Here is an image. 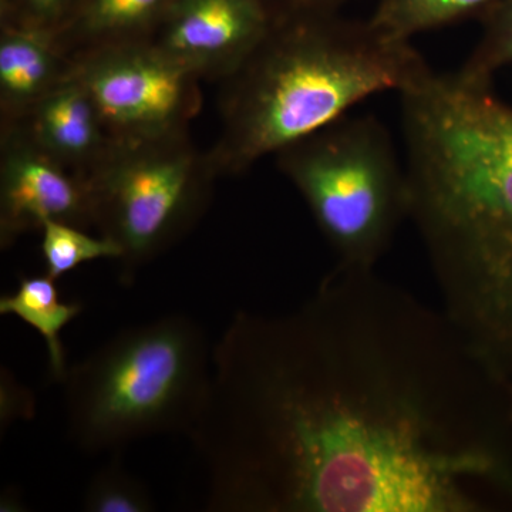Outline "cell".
<instances>
[{
  "mask_svg": "<svg viewBox=\"0 0 512 512\" xmlns=\"http://www.w3.org/2000/svg\"><path fill=\"white\" fill-rule=\"evenodd\" d=\"M89 512H150L156 510L146 485L128 473L116 458L94 474L83 497Z\"/></svg>",
  "mask_w": 512,
  "mask_h": 512,
  "instance_id": "cell-17",
  "label": "cell"
},
{
  "mask_svg": "<svg viewBox=\"0 0 512 512\" xmlns=\"http://www.w3.org/2000/svg\"><path fill=\"white\" fill-rule=\"evenodd\" d=\"M42 231V252L45 256L46 275L59 279L84 262L96 259H117L123 251L116 242L103 237H90L83 228L66 222L47 221Z\"/></svg>",
  "mask_w": 512,
  "mask_h": 512,
  "instance_id": "cell-15",
  "label": "cell"
},
{
  "mask_svg": "<svg viewBox=\"0 0 512 512\" xmlns=\"http://www.w3.org/2000/svg\"><path fill=\"white\" fill-rule=\"evenodd\" d=\"M0 25V106L3 120L15 123L69 76L73 57L55 29Z\"/></svg>",
  "mask_w": 512,
  "mask_h": 512,
  "instance_id": "cell-11",
  "label": "cell"
},
{
  "mask_svg": "<svg viewBox=\"0 0 512 512\" xmlns=\"http://www.w3.org/2000/svg\"><path fill=\"white\" fill-rule=\"evenodd\" d=\"M276 157L338 264L376 268L410 215L406 165L382 121L346 114Z\"/></svg>",
  "mask_w": 512,
  "mask_h": 512,
  "instance_id": "cell-5",
  "label": "cell"
},
{
  "mask_svg": "<svg viewBox=\"0 0 512 512\" xmlns=\"http://www.w3.org/2000/svg\"><path fill=\"white\" fill-rule=\"evenodd\" d=\"M55 282L49 275L20 279L18 291L0 298V313L18 316L45 338L50 372L63 380L67 366L60 332L80 315L82 308L60 302Z\"/></svg>",
  "mask_w": 512,
  "mask_h": 512,
  "instance_id": "cell-13",
  "label": "cell"
},
{
  "mask_svg": "<svg viewBox=\"0 0 512 512\" xmlns=\"http://www.w3.org/2000/svg\"><path fill=\"white\" fill-rule=\"evenodd\" d=\"M433 72L410 40L336 12L276 16L245 63L227 77L222 134L208 153L215 175L256 161L342 119L377 93H403Z\"/></svg>",
  "mask_w": 512,
  "mask_h": 512,
  "instance_id": "cell-3",
  "label": "cell"
},
{
  "mask_svg": "<svg viewBox=\"0 0 512 512\" xmlns=\"http://www.w3.org/2000/svg\"><path fill=\"white\" fill-rule=\"evenodd\" d=\"M83 0H0V22L60 30Z\"/></svg>",
  "mask_w": 512,
  "mask_h": 512,
  "instance_id": "cell-18",
  "label": "cell"
},
{
  "mask_svg": "<svg viewBox=\"0 0 512 512\" xmlns=\"http://www.w3.org/2000/svg\"><path fill=\"white\" fill-rule=\"evenodd\" d=\"M400 97L409 220L441 308L512 379V107L457 73Z\"/></svg>",
  "mask_w": 512,
  "mask_h": 512,
  "instance_id": "cell-2",
  "label": "cell"
},
{
  "mask_svg": "<svg viewBox=\"0 0 512 512\" xmlns=\"http://www.w3.org/2000/svg\"><path fill=\"white\" fill-rule=\"evenodd\" d=\"M215 177L208 154L195 150L187 133L117 143L84 175L94 227L123 251L124 282L200 220Z\"/></svg>",
  "mask_w": 512,
  "mask_h": 512,
  "instance_id": "cell-6",
  "label": "cell"
},
{
  "mask_svg": "<svg viewBox=\"0 0 512 512\" xmlns=\"http://www.w3.org/2000/svg\"><path fill=\"white\" fill-rule=\"evenodd\" d=\"M47 221L83 229L93 225L86 178L50 157L18 124H6L0 160L2 247Z\"/></svg>",
  "mask_w": 512,
  "mask_h": 512,
  "instance_id": "cell-8",
  "label": "cell"
},
{
  "mask_svg": "<svg viewBox=\"0 0 512 512\" xmlns=\"http://www.w3.org/2000/svg\"><path fill=\"white\" fill-rule=\"evenodd\" d=\"M175 0H83L57 30L70 56L94 47L150 39Z\"/></svg>",
  "mask_w": 512,
  "mask_h": 512,
  "instance_id": "cell-12",
  "label": "cell"
},
{
  "mask_svg": "<svg viewBox=\"0 0 512 512\" xmlns=\"http://www.w3.org/2000/svg\"><path fill=\"white\" fill-rule=\"evenodd\" d=\"M211 357L204 330L188 316L123 330L63 377L74 444L99 454L156 434L187 436L207 399Z\"/></svg>",
  "mask_w": 512,
  "mask_h": 512,
  "instance_id": "cell-4",
  "label": "cell"
},
{
  "mask_svg": "<svg viewBox=\"0 0 512 512\" xmlns=\"http://www.w3.org/2000/svg\"><path fill=\"white\" fill-rule=\"evenodd\" d=\"M6 124H18L45 153L83 177L117 144L72 72L23 119Z\"/></svg>",
  "mask_w": 512,
  "mask_h": 512,
  "instance_id": "cell-10",
  "label": "cell"
},
{
  "mask_svg": "<svg viewBox=\"0 0 512 512\" xmlns=\"http://www.w3.org/2000/svg\"><path fill=\"white\" fill-rule=\"evenodd\" d=\"M275 19L261 0H175L150 40L198 76L227 79Z\"/></svg>",
  "mask_w": 512,
  "mask_h": 512,
  "instance_id": "cell-9",
  "label": "cell"
},
{
  "mask_svg": "<svg viewBox=\"0 0 512 512\" xmlns=\"http://www.w3.org/2000/svg\"><path fill=\"white\" fill-rule=\"evenodd\" d=\"M188 439L218 512L512 504V379L443 308L336 264L298 308L238 312Z\"/></svg>",
  "mask_w": 512,
  "mask_h": 512,
  "instance_id": "cell-1",
  "label": "cell"
},
{
  "mask_svg": "<svg viewBox=\"0 0 512 512\" xmlns=\"http://www.w3.org/2000/svg\"><path fill=\"white\" fill-rule=\"evenodd\" d=\"M480 19L483 33L457 74L466 82L491 84L498 70L512 64V0H497Z\"/></svg>",
  "mask_w": 512,
  "mask_h": 512,
  "instance_id": "cell-16",
  "label": "cell"
},
{
  "mask_svg": "<svg viewBox=\"0 0 512 512\" xmlns=\"http://www.w3.org/2000/svg\"><path fill=\"white\" fill-rule=\"evenodd\" d=\"M72 73L116 143L180 136L200 111L202 77L150 39L79 53Z\"/></svg>",
  "mask_w": 512,
  "mask_h": 512,
  "instance_id": "cell-7",
  "label": "cell"
},
{
  "mask_svg": "<svg viewBox=\"0 0 512 512\" xmlns=\"http://www.w3.org/2000/svg\"><path fill=\"white\" fill-rule=\"evenodd\" d=\"M497 0H377L370 22L384 35L410 40L414 35L481 16Z\"/></svg>",
  "mask_w": 512,
  "mask_h": 512,
  "instance_id": "cell-14",
  "label": "cell"
},
{
  "mask_svg": "<svg viewBox=\"0 0 512 512\" xmlns=\"http://www.w3.org/2000/svg\"><path fill=\"white\" fill-rule=\"evenodd\" d=\"M275 16L296 15V13L336 12L343 0H261Z\"/></svg>",
  "mask_w": 512,
  "mask_h": 512,
  "instance_id": "cell-19",
  "label": "cell"
}]
</instances>
